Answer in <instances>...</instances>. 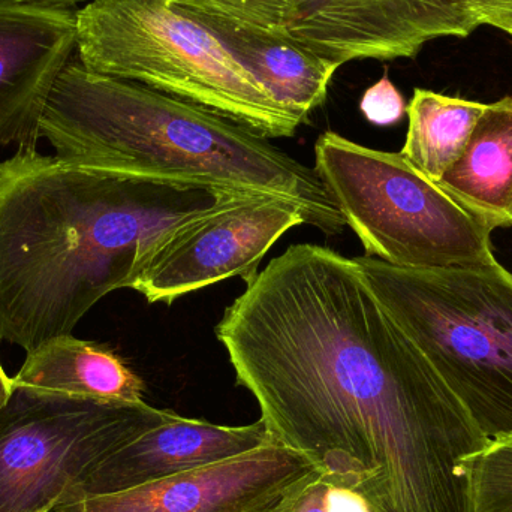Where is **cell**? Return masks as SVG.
Wrapping results in <instances>:
<instances>
[{
    "label": "cell",
    "mask_w": 512,
    "mask_h": 512,
    "mask_svg": "<svg viewBox=\"0 0 512 512\" xmlns=\"http://www.w3.org/2000/svg\"><path fill=\"white\" fill-rule=\"evenodd\" d=\"M227 194L66 164L36 147L0 162V342L35 351L132 288L177 225Z\"/></svg>",
    "instance_id": "7a4b0ae2"
},
{
    "label": "cell",
    "mask_w": 512,
    "mask_h": 512,
    "mask_svg": "<svg viewBox=\"0 0 512 512\" xmlns=\"http://www.w3.org/2000/svg\"><path fill=\"white\" fill-rule=\"evenodd\" d=\"M303 224V213L288 201L230 195L162 237L131 289L149 303L171 304L231 277L248 285L277 240Z\"/></svg>",
    "instance_id": "ba28073f"
},
{
    "label": "cell",
    "mask_w": 512,
    "mask_h": 512,
    "mask_svg": "<svg viewBox=\"0 0 512 512\" xmlns=\"http://www.w3.org/2000/svg\"><path fill=\"white\" fill-rule=\"evenodd\" d=\"M75 54L89 71L201 105L267 138L294 137L303 125L173 0H89L77 9Z\"/></svg>",
    "instance_id": "5b68a950"
},
{
    "label": "cell",
    "mask_w": 512,
    "mask_h": 512,
    "mask_svg": "<svg viewBox=\"0 0 512 512\" xmlns=\"http://www.w3.org/2000/svg\"><path fill=\"white\" fill-rule=\"evenodd\" d=\"M12 384L33 393L108 403L144 402L146 388L113 349L72 334L27 352Z\"/></svg>",
    "instance_id": "5bb4252c"
},
{
    "label": "cell",
    "mask_w": 512,
    "mask_h": 512,
    "mask_svg": "<svg viewBox=\"0 0 512 512\" xmlns=\"http://www.w3.org/2000/svg\"><path fill=\"white\" fill-rule=\"evenodd\" d=\"M360 110L367 122L376 126H393L405 117L408 111L405 98L385 72L381 80L364 92Z\"/></svg>",
    "instance_id": "d6986e66"
},
{
    "label": "cell",
    "mask_w": 512,
    "mask_h": 512,
    "mask_svg": "<svg viewBox=\"0 0 512 512\" xmlns=\"http://www.w3.org/2000/svg\"><path fill=\"white\" fill-rule=\"evenodd\" d=\"M328 512H370V508L357 493L333 487L328 501Z\"/></svg>",
    "instance_id": "7402d4cb"
},
{
    "label": "cell",
    "mask_w": 512,
    "mask_h": 512,
    "mask_svg": "<svg viewBox=\"0 0 512 512\" xmlns=\"http://www.w3.org/2000/svg\"><path fill=\"white\" fill-rule=\"evenodd\" d=\"M216 336L271 438L370 512H472L489 442L354 258L294 245L225 309Z\"/></svg>",
    "instance_id": "6da1fadb"
},
{
    "label": "cell",
    "mask_w": 512,
    "mask_h": 512,
    "mask_svg": "<svg viewBox=\"0 0 512 512\" xmlns=\"http://www.w3.org/2000/svg\"><path fill=\"white\" fill-rule=\"evenodd\" d=\"M486 105L415 89L406 111L408 134L400 155L424 176L438 182L462 155Z\"/></svg>",
    "instance_id": "2e32d148"
},
{
    "label": "cell",
    "mask_w": 512,
    "mask_h": 512,
    "mask_svg": "<svg viewBox=\"0 0 512 512\" xmlns=\"http://www.w3.org/2000/svg\"><path fill=\"white\" fill-rule=\"evenodd\" d=\"M478 26H490L512 35V0H460Z\"/></svg>",
    "instance_id": "44dd1931"
},
{
    "label": "cell",
    "mask_w": 512,
    "mask_h": 512,
    "mask_svg": "<svg viewBox=\"0 0 512 512\" xmlns=\"http://www.w3.org/2000/svg\"><path fill=\"white\" fill-rule=\"evenodd\" d=\"M186 8L222 15L254 26L283 27L292 0H173Z\"/></svg>",
    "instance_id": "ac0fdd59"
},
{
    "label": "cell",
    "mask_w": 512,
    "mask_h": 512,
    "mask_svg": "<svg viewBox=\"0 0 512 512\" xmlns=\"http://www.w3.org/2000/svg\"><path fill=\"white\" fill-rule=\"evenodd\" d=\"M331 490L324 475L316 472L297 484L271 512H328Z\"/></svg>",
    "instance_id": "ffe728a7"
},
{
    "label": "cell",
    "mask_w": 512,
    "mask_h": 512,
    "mask_svg": "<svg viewBox=\"0 0 512 512\" xmlns=\"http://www.w3.org/2000/svg\"><path fill=\"white\" fill-rule=\"evenodd\" d=\"M186 9L216 33L277 104L301 122L324 104L339 65L292 39L283 27L267 29L213 12Z\"/></svg>",
    "instance_id": "4fadbf2b"
},
{
    "label": "cell",
    "mask_w": 512,
    "mask_h": 512,
    "mask_svg": "<svg viewBox=\"0 0 512 512\" xmlns=\"http://www.w3.org/2000/svg\"><path fill=\"white\" fill-rule=\"evenodd\" d=\"M39 138L66 164L216 194L268 195L297 207L327 236L346 227L315 168L264 135L201 105L96 74L77 57L48 96Z\"/></svg>",
    "instance_id": "3957f363"
},
{
    "label": "cell",
    "mask_w": 512,
    "mask_h": 512,
    "mask_svg": "<svg viewBox=\"0 0 512 512\" xmlns=\"http://www.w3.org/2000/svg\"><path fill=\"white\" fill-rule=\"evenodd\" d=\"M77 9L0 0V146L36 147L48 96L77 50Z\"/></svg>",
    "instance_id": "8fae6325"
},
{
    "label": "cell",
    "mask_w": 512,
    "mask_h": 512,
    "mask_svg": "<svg viewBox=\"0 0 512 512\" xmlns=\"http://www.w3.org/2000/svg\"><path fill=\"white\" fill-rule=\"evenodd\" d=\"M316 472L306 457L271 441L224 462L51 512H271Z\"/></svg>",
    "instance_id": "30bf717a"
},
{
    "label": "cell",
    "mask_w": 512,
    "mask_h": 512,
    "mask_svg": "<svg viewBox=\"0 0 512 512\" xmlns=\"http://www.w3.org/2000/svg\"><path fill=\"white\" fill-rule=\"evenodd\" d=\"M512 36V35H511Z\"/></svg>",
    "instance_id": "d4e9b609"
},
{
    "label": "cell",
    "mask_w": 512,
    "mask_h": 512,
    "mask_svg": "<svg viewBox=\"0 0 512 512\" xmlns=\"http://www.w3.org/2000/svg\"><path fill=\"white\" fill-rule=\"evenodd\" d=\"M466 469L472 512H512V432L489 439Z\"/></svg>",
    "instance_id": "e0dca14e"
},
{
    "label": "cell",
    "mask_w": 512,
    "mask_h": 512,
    "mask_svg": "<svg viewBox=\"0 0 512 512\" xmlns=\"http://www.w3.org/2000/svg\"><path fill=\"white\" fill-rule=\"evenodd\" d=\"M436 183L490 230L512 228V96L486 105L462 155Z\"/></svg>",
    "instance_id": "9a60e30c"
},
{
    "label": "cell",
    "mask_w": 512,
    "mask_h": 512,
    "mask_svg": "<svg viewBox=\"0 0 512 512\" xmlns=\"http://www.w3.org/2000/svg\"><path fill=\"white\" fill-rule=\"evenodd\" d=\"M44 2L60 3V5L71 6V8H80V5L89 2V0H44Z\"/></svg>",
    "instance_id": "cb8c5ba5"
},
{
    "label": "cell",
    "mask_w": 512,
    "mask_h": 512,
    "mask_svg": "<svg viewBox=\"0 0 512 512\" xmlns=\"http://www.w3.org/2000/svg\"><path fill=\"white\" fill-rule=\"evenodd\" d=\"M176 412L14 388L0 411V512H51L123 445Z\"/></svg>",
    "instance_id": "52a82bcc"
},
{
    "label": "cell",
    "mask_w": 512,
    "mask_h": 512,
    "mask_svg": "<svg viewBox=\"0 0 512 512\" xmlns=\"http://www.w3.org/2000/svg\"><path fill=\"white\" fill-rule=\"evenodd\" d=\"M12 393H14V384H12V378L6 375L3 370L2 364H0V411L5 408L6 403L11 399Z\"/></svg>",
    "instance_id": "603a6c76"
},
{
    "label": "cell",
    "mask_w": 512,
    "mask_h": 512,
    "mask_svg": "<svg viewBox=\"0 0 512 512\" xmlns=\"http://www.w3.org/2000/svg\"><path fill=\"white\" fill-rule=\"evenodd\" d=\"M315 170L366 256L402 268L498 264L493 231L400 153L328 131L316 141Z\"/></svg>",
    "instance_id": "8992f818"
},
{
    "label": "cell",
    "mask_w": 512,
    "mask_h": 512,
    "mask_svg": "<svg viewBox=\"0 0 512 512\" xmlns=\"http://www.w3.org/2000/svg\"><path fill=\"white\" fill-rule=\"evenodd\" d=\"M271 441L274 439L262 420L233 427L176 414L108 456L75 489L69 504L176 477L249 453Z\"/></svg>",
    "instance_id": "7c38bea8"
},
{
    "label": "cell",
    "mask_w": 512,
    "mask_h": 512,
    "mask_svg": "<svg viewBox=\"0 0 512 512\" xmlns=\"http://www.w3.org/2000/svg\"><path fill=\"white\" fill-rule=\"evenodd\" d=\"M478 26L460 0H292L283 29L327 62L412 59Z\"/></svg>",
    "instance_id": "9c48e42d"
},
{
    "label": "cell",
    "mask_w": 512,
    "mask_h": 512,
    "mask_svg": "<svg viewBox=\"0 0 512 512\" xmlns=\"http://www.w3.org/2000/svg\"><path fill=\"white\" fill-rule=\"evenodd\" d=\"M385 312L454 391L487 438L512 432V273L402 268L354 258Z\"/></svg>",
    "instance_id": "277c9868"
}]
</instances>
